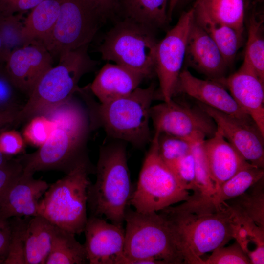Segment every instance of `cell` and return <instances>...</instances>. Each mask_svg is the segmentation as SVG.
<instances>
[{
  "label": "cell",
  "instance_id": "ab89813d",
  "mask_svg": "<svg viewBox=\"0 0 264 264\" xmlns=\"http://www.w3.org/2000/svg\"><path fill=\"white\" fill-rule=\"evenodd\" d=\"M24 139L18 132L12 130L0 133V150L8 156L13 157L22 153L25 149Z\"/></svg>",
  "mask_w": 264,
  "mask_h": 264
},
{
  "label": "cell",
  "instance_id": "4316f807",
  "mask_svg": "<svg viewBox=\"0 0 264 264\" xmlns=\"http://www.w3.org/2000/svg\"><path fill=\"white\" fill-rule=\"evenodd\" d=\"M194 19L213 40L227 66L230 67L242 45L243 35L230 26L211 21L195 10Z\"/></svg>",
  "mask_w": 264,
  "mask_h": 264
},
{
  "label": "cell",
  "instance_id": "8992f818",
  "mask_svg": "<svg viewBox=\"0 0 264 264\" xmlns=\"http://www.w3.org/2000/svg\"><path fill=\"white\" fill-rule=\"evenodd\" d=\"M90 171L89 163L85 157L65 176L49 185L39 202L38 215L74 235L84 232L88 219Z\"/></svg>",
  "mask_w": 264,
  "mask_h": 264
},
{
  "label": "cell",
  "instance_id": "d6a6232c",
  "mask_svg": "<svg viewBox=\"0 0 264 264\" xmlns=\"http://www.w3.org/2000/svg\"><path fill=\"white\" fill-rule=\"evenodd\" d=\"M158 146L161 157L172 170L177 161L191 152V141L169 134L158 132Z\"/></svg>",
  "mask_w": 264,
  "mask_h": 264
},
{
  "label": "cell",
  "instance_id": "603a6c76",
  "mask_svg": "<svg viewBox=\"0 0 264 264\" xmlns=\"http://www.w3.org/2000/svg\"><path fill=\"white\" fill-rule=\"evenodd\" d=\"M169 0H117V12L128 19L154 30L165 28L170 21Z\"/></svg>",
  "mask_w": 264,
  "mask_h": 264
},
{
  "label": "cell",
  "instance_id": "83f0119b",
  "mask_svg": "<svg viewBox=\"0 0 264 264\" xmlns=\"http://www.w3.org/2000/svg\"><path fill=\"white\" fill-rule=\"evenodd\" d=\"M74 234L55 226L51 248L45 264L88 263L84 244Z\"/></svg>",
  "mask_w": 264,
  "mask_h": 264
},
{
  "label": "cell",
  "instance_id": "484cf974",
  "mask_svg": "<svg viewBox=\"0 0 264 264\" xmlns=\"http://www.w3.org/2000/svg\"><path fill=\"white\" fill-rule=\"evenodd\" d=\"M60 0H44L30 10L23 20L22 36L25 45L41 42L51 32L57 20Z\"/></svg>",
  "mask_w": 264,
  "mask_h": 264
},
{
  "label": "cell",
  "instance_id": "8d00e7d4",
  "mask_svg": "<svg viewBox=\"0 0 264 264\" xmlns=\"http://www.w3.org/2000/svg\"><path fill=\"white\" fill-rule=\"evenodd\" d=\"M172 171L183 188L196 193L195 163L191 151L177 161Z\"/></svg>",
  "mask_w": 264,
  "mask_h": 264
},
{
  "label": "cell",
  "instance_id": "9a60e30c",
  "mask_svg": "<svg viewBox=\"0 0 264 264\" xmlns=\"http://www.w3.org/2000/svg\"><path fill=\"white\" fill-rule=\"evenodd\" d=\"M52 64L51 54L40 42L35 41L11 51L4 66L17 89L28 97Z\"/></svg>",
  "mask_w": 264,
  "mask_h": 264
},
{
  "label": "cell",
  "instance_id": "7402d4cb",
  "mask_svg": "<svg viewBox=\"0 0 264 264\" xmlns=\"http://www.w3.org/2000/svg\"><path fill=\"white\" fill-rule=\"evenodd\" d=\"M144 79L125 66L108 63L98 73L90 89L100 103H105L130 94Z\"/></svg>",
  "mask_w": 264,
  "mask_h": 264
},
{
  "label": "cell",
  "instance_id": "d4e9b609",
  "mask_svg": "<svg viewBox=\"0 0 264 264\" xmlns=\"http://www.w3.org/2000/svg\"><path fill=\"white\" fill-rule=\"evenodd\" d=\"M195 12L211 21L230 26L241 34L244 32V0H196Z\"/></svg>",
  "mask_w": 264,
  "mask_h": 264
},
{
  "label": "cell",
  "instance_id": "f35d334b",
  "mask_svg": "<svg viewBox=\"0 0 264 264\" xmlns=\"http://www.w3.org/2000/svg\"><path fill=\"white\" fill-rule=\"evenodd\" d=\"M23 171L18 158L12 157L0 167V204L9 188Z\"/></svg>",
  "mask_w": 264,
  "mask_h": 264
},
{
  "label": "cell",
  "instance_id": "b9f144b4",
  "mask_svg": "<svg viewBox=\"0 0 264 264\" xmlns=\"http://www.w3.org/2000/svg\"><path fill=\"white\" fill-rule=\"evenodd\" d=\"M96 12L102 22L116 15L117 0H85Z\"/></svg>",
  "mask_w": 264,
  "mask_h": 264
},
{
  "label": "cell",
  "instance_id": "e575fe53",
  "mask_svg": "<svg viewBox=\"0 0 264 264\" xmlns=\"http://www.w3.org/2000/svg\"><path fill=\"white\" fill-rule=\"evenodd\" d=\"M54 127V123L44 115H36L28 120L22 136L25 141L39 148L47 140Z\"/></svg>",
  "mask_w": 264,
  "mask_h": 264
},
{
  "label": "cell",
  "instance_id": "44dd1931",
  "mask_svg": "<svg viewBox=\"0 0 264 264\" xmlns=\"http://www.w3.org/2000/svg\"><path fill=\"white\" fill-rule=\"evenodd\" d=\"M264 168L250 164L223 183L211 197L200 200L189 199L182 206L196 213L212 212L219 210L225 202L236 198L264 178Z\"/></svg>",
  "mask_w": 264,
  "mask_h": 264
},
{
  "label": "cell",
  "instance_id": "836d02e7",
  "mask_svg": "<svg viewBox=\"0 0 264 264\" xmlns=\"http://www.w3.org/2000/svg\"><path fill=\"white\" fill-rule=\"evenodd\" d=\"M29 218L13 217L9 219L11 236L8 253L4 264H25L24 235Z\"/></svg>",
  "mask_w": 264,
  "mask_h": 264
},
{
  "label": "cell",
  "instance_id": "5bb4252c",
  "mask_svg": "<svg viewBox=\"0 0 264 264\" xmlns=\"http://www.w3.org/2000/svg\"><path fill=\"white\" fill-rule=\"evenodd\" d=\"M84 232V246L88 264H123V226L109 223L102 217L90 215L88 218Z\"/></svg>",
  "mask_w": 264,
  "mask_h": 264
},
{
  "label": "cell",
  "instance_id": "2e32d148",
  "mask_svg": "<svg viewBox=\"0 0 264 264\" xmlns=\"http://www.w3.org/2000/svg\"><path fill=\"white\" fill-rule=\"evenodd\" d=\"M216 81L229 91L241 110L264 134V82L248 62L244 59L237 71Z\"/></svg>",
  "mask_w": 264,
  "mask_h": 264
},
{
  "label": "cell",
  "instance_id": "ee69618b",
  "mask_svg": "<svg viewBox=\"0 0 264 264\" xmlns=\"http://www.w3.org/2000/svg\"><path fill=\"white\" fill-rule=\"evenodd\" d=\"M19 110H9L0 112V131L9 124L16 123L17 115Z\"/></svg>",
  "mask_w": 264,
  "mask_h": 264
},
{
  "label": "cell",
  "instance_id": "9c48e42d",
  "mask_svg": "<svg viewBox=\"0 0 264 264\" xmlns=\"http://www.w3.org/2000/svg\"><path fill=\"white\" fill-rule=\"evenodd\" d=\"M158 137L155 132L129 202L139 212H158L191 198L161 157Z\"/></svg>",
  "mask_w": 264,
  "mask_h": 264
},
{
  "label": "cell",
  "instance_id": "e0dca14e",
  "mask_svg": "<svg viewBox=\"0 0 264 264\" xmlns=\"http://www.w3.org/2000/svg\"><path fill=\"white\" fill-rule=\"evenodd\" d=\"M183 93L227 114L246 121L252 119L239 107L229 92L221 84L210 79L198 78L187 70L181 71L176 94Z\"/></svg>",
  "mask_w": 264,
  "mask_h": 264
},
{
  "label": "cell",
  "instance_id": "ac0fdd59",
  "mask_svg": "<svg viewBox=\"0 0 264 264\" xmlns=\"http://www.w3.org/2000/svg\"><path fill=\"white\" fill-rule=\"evenodd\" d=\"M185 61L188 66L214 81L225 77L228 67L213 40L195 19L188 36Z\"/></svg>",
  "mask_w": 264,
  "mask_h": 264
},
{
  "label": "cell",
  "instance_id": "6da1fadb",
  "mask_svg": "<svg viewBox=\"0 0 264 264\" xmlns=\"http://www.w3.org/2000/svg\"><path fill=\"white\" fill-rule=\"evenodd\" d=\"M55 124L47 140L35 152L17 158L24 172L58 170L67 173L80 160L89 121L80 103L72 96L43 114Z\"/></svg>",
  "mask_w": 264,
  "mask_h": 264
},
{
  "label": "cell",
  "instance_id": "5b68a950",
  "mask_svg": "<svg viewBox=\"0 0 264 264\" xmlns=\"http://www.w3.org/2000/svg\"><path fill=\"white\" fill-rule=\"evenodd\" d=\"M88 46H83L59 57L58 64L49 69L37 83L27 102L18 111L16 123L43 115L79 91L80 79L96 65L88 53Z\"/></svg>",
  "mask_w": 264,
  "mask_h": 264
},
{
  "label": "cell",
  "instance_id": "7bdbcfd3",
  "mask_svg": "<svg viewBox=\"0 0 264 264\" xmlns=\"http://www.w3.org/2000/svg\"><path fill=\"white\" fill-rule=\"evenodd\" d=\"M11 236L9 219L0 217V264H4L7 257Z\"/></svg>",
  "mask_w": 264,
  "mask_h": 264
},
{
  "label": "cell",
  "instance_id": "f1b7e54d",
  "mask_svg": "<svg viewBox=\"0 0 264 264\" xmlns=\"http://www.w3.org/2000/svg\"><path fill=\"white\" fill-rule=\"evenodd\" d=\"M242 195L225 202L236 215L264 228V178Z\"/></svg>",
  "mask_w": 264,
  "mask_h": 264
},
{
  "label": "cell",
  "instance_id": "4dcf8cb0",
  "mask_svg": "<svg viewBox=\"0 0 264 264\" xmlns=\"http://www.w3.org/2000/svg\"><path fill=\"white\" fill-rule=\"evenodd\" d=\"M204 140L191 141V151L195 163L196 193L190 199H204L211 197L216 192V186L212 180L203 147Z\"/></svg>",
  "mask_w": 264,
  "mask_h": 264
},
{
  "label": "cell",
  "instance_id": "30bf717a",
  "mask_svg": "<svg viewBox=\"0 0 264 264\" xmlns=\"http://www.w3.org/2000/svg\"><path fill=\"white\" fill-rule=\"evenodd\" d=\"M55 24L41 43L52 56L63 54L89 44L102 20L85 0H60Z\"/></svg>",
  "mask_w": 264,
  "mask_h": 264
},
{
  "label": "cell",
  "instance_id": "f6af8a7d",
  "mask_svg": "<svg viewBox=\"0 0 264 264\" xmlns=\"http://www.w3.org/2000/svg\"><path fill=\"white\" fill-rule=\"evenodd\" d=\"M182 0H169L168 16L170 21H171L172 17L174 10Z\"/></svg>",
  "mask_w": 264,
  "mask_h": 264
},
{
  "label": "cell",
  "instance_id": "7c38bea8",
  "mask_svg": "<svg viewBox=\"0 0 264 264\" xmlns=\"http://www.w3.org/2000/svg\"><path fill=\"white\" fill-rule=\"evenodd\" d=\"M150 119L155 132L190 141L210 138L217 130L212 118L198 105L191 106L173 98L152 106Z\"/></svg>",
  "mask_w": 264,
  "mask_h": 264
},
{
  "label": "cell",
  "instance_id": "7a4b0ae2",
  "mask_svg": "<svg viewBox=\"0 0 264 264\" xmlns=\"http://www.w3.org/2000/svg\"><path fill=\"white\" fill-rule=\"evenodd\" d=\"M160 212L170 224L184 264H201V256L233 238V212L225 202L212 212H194L179 205Z\"/></svg>",
  "mask_w": 264,
  "mask_h": 264
},
{
  "label": "cell",
  "instance_id": "f546056e",
  "mask_svg": "<svg viewBox=\"0 0 264 264\" xmlns=\"http://www.w3.org/2000/svg\"><path fill=\"white\" fill-rule=\"evenodd\" d=\"M264 19L254 11L249 20L248 38L244 59L264 82Z\"/></svg>",
  "mask_w": 264,
  "mask_h": 264
},
{
  "label": "cell",
  "instance_id": "c3c4849f",
  "mask_svg": "<svg viewBox=\"0 0 264 264\" xmlns=\"http://www.w3.org/2000/svg\"><path fill=\"white\" fill-rule=\"evenodd\" d=\"M254 1L256 2H262L263 0H253Z\"/></svg>",
  "mask_w": 264,
  "mask_h": 264
},
{
  "label": "cell",
  "instance_id": "cb8c5ba5",
  "mask_svg": "<svg viewBox=\"0 0 264 264\" xmlns=\"http://www.w3.org/2000/svg\"><path fill=\"white\" fill-rule=\"evenodd\" d=\"M55 226L44 218L30 217L25 231V264H45L51 250Z\"/></svg>",
  "mask_w": 264,
  "mask_h": 264
},
{
  "label": "cell",
  "instance_id": "bcb514c9",
  "mask_svg": "<svg viewBox=\"0 0 264 264\" xmlns=\"http://www.w3.org/2000/svg\"><path fill=\"white\" fill-rule=\"evenodd\" d=\"M9 55V54L5 49L2 41L0 37V65L5 64Z\"/></svg>",
  "mask_w": 264,
  "mask_h": 264
},
{
  "label": "cell",
  "instance_id": "7dc6e473",
  "mask_svg": "<svg viewBox=\"0 0 264 264\" xmlns=\"http://www.w3.org/2000/svg\"><path fill=\"white\" fill-rule=\"evenodd\" d=\"M12 157L7 155L0 150V167Z\"/></svg>",
  "mask_w": 264,
  "mask_h": 264
},
{
  "label": "cell",
  "instance_id": "d590c367",
  "mask_svg": "<svg viewBox=\"0 0 264 264\" xmlns=\"http://www.w3.org/2000/svg\"><path fill=\"white\" fill-rule=\"evenodd\" d=\"M248 256L236 241L228 246L219 247L206 259H202L201 264H249Z\"/></svg>",
  "mask_w": 264,
  "mask_h": 264
},
{
  "label": "cell",
  "instance_id": "d6986e66",
  "mask_svg": "<svg viewBox=\"0 0 264 264\" xmlns=\"http://www.w3.org/2000/svg\"><path fill=\"white\" fill-rule=\"evenodd\" d=\"M23 171L11 185L0 204V217L29 218L38 215L39 202L49 186Z\"/></svg>",
  "mask_w": 264,
  "mask_h": 264
},
{
  "label": "cell",
  "instance_id": "277c9868",
  "mask_svg": "<svg viewBox=\"0 0 264 264\" xmlns=\"http://www.w3.org/2000/svg\"><path fill=\"white\" fill-rule=\"evenodd\" d=\"M133 190L125 148L112 145L102 148L96 168L95 182L88 190V207L91 216L123 226Z\"/></svg>",
  "mask_w": 264,
  "mask_h": 264
},
{
  "label": "cell",
  "instance_id": "74e56055",
  "mask_svg": "<svg viewBox=\"0 0 264 264\" xmlns=\"http://www.w3.org/2000/svg\"><path fill=\"white\" fill-rule=\"evenodd\" d=\"M17 91L6 72L4 64L0 65V112L20 110L18 105Z\"/></svg>",
  "mask_w": 264,
  "mask_h": 264
},
{
  "label": "cell",
  "instance_id": "1f68e13d",
  "mask_svg": "<svg viewBox=\"0 0 264 264\" xmlns=\"http://www.w3.org/2000/svg\"><path fill=\"white\" fill-rule=\"evenodd\" d=\"M23 13L3 15L0 13V37L6 52L25 45L22 36Z\"/></svg>",
  "mask_w": 264,
  "mask_h": 264
},
{
  "label": "cell",
  "instance_id": "8fae6325",
  "mask_svg": "<svg viewBox=\"0 0 264 264\" xmlns=\"http://www.w3.org/2000/svg\"><path fill=\"white\" fill-rule=\"evenodd\" d=\"M194 20L193 7L183 12L176 24L167 31L163 39L158 42L155 71L159 80V96L163 101H170L176 94Z\"/></svg>",
  "mask_w": 264,
  "mask_h": 264
},
{
  "label": "cell",
  "instance_id": "52a82bcc",
  "mask_svg": "<svg viewBox=\"0 0 264 264\" xmlns=\"http://www.w3.org/2000/svg\"><path fill=\"white\" fill-rule=\"evenodd\" d=\"M156 85L137 88L129 95L105 103L94 110L101 125L109 135L140 147L151 140L149 120Z\"/></svg>",
  "mask_w": 264,
  "mask_h": 264
},
{
  "label": "cell",
  "instance_id": "3957f363",
  "mask_svg": "<svg viewBox=\"0 0 264 264\" xmlns=\"http://www.w3.org/2000/svg\"><path fill=\"white\" fill-rule=\"evenodd\" d=\"M123 264H184L170 224L160 212L127 208Z\"/></svg>",
  "mask_w": 264,
  "mask_h": 264
},
{
  "label": "cell",
  "instance_id": "ffe728a7",
  "mask_svg": "<svg viewBox=\"0 0 264 264\" xmlns=\"http://www.w3.org/2000/svg\"><path fill=\"white\" fill-rule=\"evenodd\" d=\"M203 144L216 192L225 181L250 164L224 138L218 127L215 134L205 139Z\"/></svg>",
  "mask_w": 264,
  "mask_h": 264
},
{
  "label": "cell",
  "instance_id": "60d3db41",
  "mask_svg": "<svg viewBox=\"0 0 264 264\" xmlns=\"http://www.w3.org/2000/svg\"><path fill=\"white\" fill-rule=\"evenodd\" d=\"M44 0H0V13L13 15L31 10Z\"/></svg>",
  "mask_w": 264,
  "mask_h": 264
},
{
  "label": "cell",
  "instance_id": "ba28073f",
  "mask_svg": "<svg viewBox=\"0 0 264 264\" xmlns=\"http://www.w3.org/2000/svg\"><path fill=\"white\" fill-rule=\"evenodd\" d=\"M154 29L125 19L105 35L98 47L103 60L114 62L142 75L154 74L158 43Z\"/></svg>",
  "mask_w": 264,
  "mask_h": 264
},
{
  "label": "cell",
  "instance_id": "4fadbf2b",
  "mask_svg": "<svg viewBox=\"0 0 264 264\" xmlns=\"http://www.w3.org/2000/svg\"><path fill=\"white\" fill-rule=\"evenodd\" d=\"M214 120L224 138L250 164L264 168V134L252 121L223 113L197 102Z\"/></svg>",
  "mask_w": 264,
  "mask_h": 264
}]
</instances>
